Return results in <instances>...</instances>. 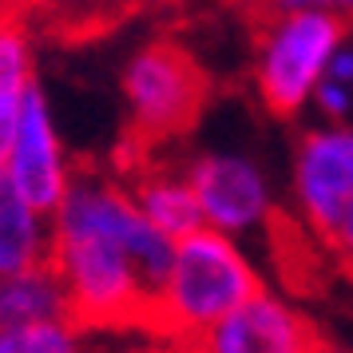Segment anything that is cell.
<instances>
[{"instance_id": "cell-14", "label": "cell", "mask_w": 353, "mask_h": 353, "mask_svg": "<svg viewBox=\"0 0 353 353\" xmlns=\"http://www.w3.org/2000/svg\"><path fill=\"white\" fill-rule=\"evenodd\" d=\"M325 242L334 246L337 262L353 274V199H350V207L341 210V219H337V226L330 230V239H325Z\"/></svg>"}, {"instance_id": "cell-15", "label": "cell", "mask_w": 353, "mask_h": 353, "mask_svg": "<svg viewBox=\"0 0 353 353\" xmlns=\"http://www.w3.org/2000/svg\"><path fill=\"white\" fill-rule=\"evenodd\" d=\"M318 353H345V350H334V345H325V341H321V345H318Z\"/></svg>"}, {"instance_id": "cell-1", "label": "cell", "mask_w": 353, "mask_h": 353, "mask_svg": "<svg viewBox=\"0 0 353 353\" xmlns=\"http://www.w3.org/2000/svg\"><path fill=\"white\" fill-rule=\"evenodd\" d=\"M175 242L147 223L115 171H76L52 214V254L68 318L88 334L147 330Z\"/></svg>"}, {"instance_id": "cell-16", "label": "cell", "mask_w": 353, "mask_h": 353, "mask_svg": "<svg viewBox=\"0 0 353 353\" xmlns=\"http://www.w3.org/2000/svg\"><path fill=\"white\" fill-rule=\"evenodd\" d=\"M155 353H191V350H175V345H167V350H155Z\"/></svg>"}, {"instance_id": "cell-13", "label": "cell", "mask_w": 353, "mask_h": 353, "mask_svg": "<svg viewBox=\"0 0 353 353\" xmlns=\"http://www.w3.org/2000/svg\"><path fill=\"white\" fill-rule=\"evenodd\" d=\"M0 353H92V334L80 330L72 318L0 330Z\"/></svg>"}, {"instance_id": "cell-4", "label": "cell", "mask_w": 353, "mask_h": 353, "mask_svg": "<svg viewBox=\"0 0 353 353\" xmlns=\"http://www.w3.org/2000/svg\"><path fill=\"white\" fill-rule=\"evenodd\" d=\"M123 103H128L131 143L139 155L171 143L194 128L210 96V80L191 52L175 40H147L123 64Z\"/></svg>"}, {"instance_id": "cell-11", "label": "cell", "mask_w": 353, "mask_h": 353, "mask_svg": "<svg viewBox=\"0 0 353 353\" xmlns=\"http://www.w3.org/2000/svg\"><path fill=\"white\" fill-rule=\"evenodd\" d=\"M52 254V219L0 175V278L44 266Z\"/></svg>"}, {"instance_id": "cell-6", "label": "cell", "mask_w": 353, "mask_h": 353, "mask_svg": "<svg viewBox=\"0 0 353 353\" xmlns=\"http://www.w3.org/2000/svg\"><path fill=\"white\" fill-rule=\"evenodd\" d=\"M353 199V123L314 128L298 139L294 151V203L305 226L330 239L341 210Z\"/></svg>"}, {"instance_id": "cell-3", "label": "cell", "mask_w": 353, "mask_h": 353, "mask_svg": "<svg viewBox=\"0 0 353 353\" xmlns=\"http://www.w3.org/2000/svg\"><path fill=\"white\" fill-rule=\"evenodd\" d=\"M350 36V20L334 8L302 4L262 20L254 44V88L274 115H298L314 99L325 68Z\"/></svg>"}, {"instance_id": "cell-8", "label": "cell", "mask_w": 353, "mask_h": 353, "mask_svg": "<svg viewBox=\"0 0 353 353\" xmlns=\"http://www.w3.org/2000/svg\"><path fill=\"white\" fill-rule=\"evenodd\" d=\"M318 345H321L318 330L286 298L262 290L187 350L191 353H318Z\"/></svg>"}, {"instance_id": "cell-9", "label": "cell", "mask_w": 353, "mask_h": 353, "mask_svg": "<svg viewBox=\"0 0 353 353\" xmlns=\"http://www.w3.org/2000/svg\"><path fill=\"white\" fill-rule=\"evenodd\" d=\"M119 179L128 183L139 214L167 242H183L203 230V214H199V203H194V191L183 175V167L159 163L151 155H135Z\"/></svg>"}, {"instance_id": "cell-10", "label": "cell", "mask_w": 353, "mask_h": 353, "mask_svg": "<svg viewBox=\"0 0 353 353\" xmlns=\"http://www.w3.org/2000/svg\"><path fill=\"white\" fill-rule=\"evenodd\" d=\"M40 92L36 83V36L17 8H0V167L12 151L20 115Z\"/></svg>"}, {"instance_id": "cell-12", "label": "cell", "mask_w": 353, "mask_h": 353, "mask_svg": "<svg viewBox=\"0 0 353 353\" xmlns=\"http://www.w3.org/2000/svg\"><path fill=\"white\" fill-rule=\"evenodd\" d=\"M68 298L48 262L0 278V330H24L44 321H64Z\"/></svg>"}, {"instance_id": "cell-5", "label": "cell", "mask_w": 353, "mask_h": 353, "mask_svg": "<svg viewBox=\"0 0 353 353\" xmlns=\"http://www.w3.org/2000/svg\"><path fill=\"white\" fill-rule=\"evenodd\" d=\"M183 175L191 183L203 226L234 239L262 230L274 219V194L254 159L239 151H199L183 163Z\"/></svg>"}, {"instance_id": "cell-2", "label": "cell", "mask_w": 353, "mask_h": 353, "mask_svg": "<svg viewBox=\"0 0 353 353\" xmlns=\"http://www.w3.org/2000/svg\"><path fill=\"white\" fill-rule=\"evenodd\" d=\"M254 294H262V278L246 250L234 239L203 226L199 234L175 242L171 266L151 305L147 334H159L167 345L187 350Z\"/></svg>"}, {"instance_id": "cell-7", "label": "cell", "mask_w": 353, "mask_h": 353, "mask_svg": "<svg viewBox=\"0 0 353 353\" xmlns=\"http://www.w3.org/2000/svg\"><path fill=\"white\" fill-rule=\"evenodd\" d=\"M0 175L17 187V194H24V203H32L48 219L64 203L68 187L76 179V167L68 159L56 115H52L44 92H36L28 99V108L20 115L17 139H12V151H8V159L0 167Z\"/></svg>"}]
</instances>
